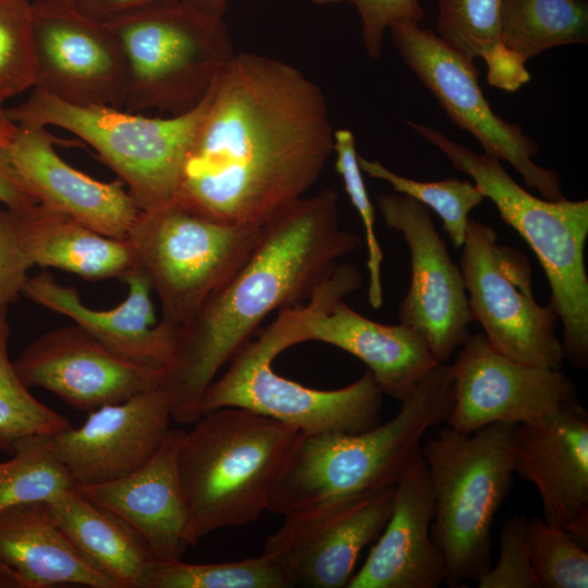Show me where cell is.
<instances>
[{"mask_svg": "<svg viewBox=\"0 0 588 588\" xmlns=\"http://www.w3.org/2000/svg\"><path fill=\"white\" fill-rule=\"evenodd\" d=\"M332 151L320 87L284 61L235 53L207 94L175 201L222 222L264 225L304 197Z\"/></svg>", "mask_w": 588, "mask_h": 588, "instance_id": "1", "label": "cell"}, {"mask_svg": "<svg viewBox=\"0 0 588 588\" xmlns=\"http://www.w3.org/2000/svg\"><path fill=\"white\" fill-rule=\"evenodd\" d=\"M338 200L326 188L265 223L237 270L179 329L160 384L173 421L198 420L205 391L262 320L307 301L340 259L360 247V237L340 226Z\"/></svg>", "mask_w": 588, "mask_h": 588, "instance_id": "2", "label": "cell"}, {"mask_svg": "<svg viewBox=\"0 0 588 588\" xmlns=\"http://www.w3.org/2000/svg\"><path fill=\"white\" fill-rule=\"evenodd\" d=\"M453 401L450 366L439 363L387 422L356 433L301 432L267 511L285 516L332 498L395 486L421 456L427 431L448 421Z\"/></svg>", "mask_w": 588, "mask_h": 588, "instance_id": "3", "label": "cell"}, {"mask_svg": "<svg viewBox=\"0 0 588 588\" xmlns=\"http://www.w3.org/2000/svg\"><path fill=\"white\" fill-rule=\"evenodd\" d=\"M181 431L176 467L189 544L222 528L256 520L301 434L240 407L206 413Z\"/></svg>", "mask_w": 588, "mask_h": 588, "instance_id": "4", "label": "cell"}, {"mask_svg": "<svg viewBox=\"0 0 588 588\" xmlns=\"http://www.w3.org/2000/svg\"><path fill=\"white\" fill-rule=\"evenodd\" d=\"M419 136L440 149L452 166L469 175L537 256L550 286L549 302L563 327L564 358L575 368L588 366V275L585 245L588 200H549L522 187L501 161L455 143L439 131L407 121Z\"/></svg>", "mask_w": 588, "mask_h": 588, "instance_id": "5", "label": "cell"}, {"mask_svg": "<svg viewBox=\"0 0 588 588\" xmlns=\"http://www.w3.org/2000/svg\"><path fill=\"white\" fill-rule=\"evenodd\" d=\"M514 427L494 422L462 433L448 426L421 446L434 502L431 537L450 587L492 566L491 527L515 473Z\"/></svg>", "mask_w": 588, "mask_h": 588, "instance_id": "6", "label": "cell"}, {"mask_svg": "<svg viewBox=\"0 0 588 588\" xmlns=\"http://www.w3.org/2000/svg\"><path fill=\"white\" fill-rule=\"evenodd\" d=\"M126 65L123 109L180 115L195 109L235 56L222 17L181 1L105 22Z\"/></svg>", "mask_w": 588, "mask_h": 588, "instance_id": "7", "label": "cell"}, {"mask_svg": "<svg viewBox=\"0 0 588 588\" xmlns=\"http://www.w3.org/2000/svg\"><path fill=\"white\" fill-rule=\"evenodd\" d=\"M206 105L207 95L186 113L148 118L112 107L70 105L33 88L24 102L4 110L16 125H53L79 137L122 181L138 209L152 210L176 200Z\"/></svg>", "mask_w": 588, "mask_h": 588, "instance_id": "8", "label": "cell"}, {"mask_svg": "<svg viewBox=\"0 0 588 588\" xmlns=\"http://www.w3.org/2000/svg\"><path fill=\"white\" fill-rule=\"evenodd\" d=\"M264 225L232 224L176 201L140 210L127 241L161 304L167 324L188 323L237 270Z\"/></svg>", "mask_w": 588, "mask_h": 588, "instance_id": "9", "label": "cell"}, {"mask_svg": "<svg viewBox=\"0 0 588 588\" xmlns=\"http://www.w3.org/2000/svg\"><path fill=\"white\" fill-rule=\"evenodd\" d=\"M285 346L271 322L210 383L200 401V416L222 407H240L306 434L356 433L380 424L384 394L370 371L340 389L307 388L272 369L273 359L287 350Z\"/></svg>", "mask_w": 588, "mask_h": 588, "instance_id": "10", "label": "cell"}, {"mask_svg": "<svg viewBox=\"0 0 588 588\" xmlns=\"http://www.w3.org/2000/svg\"><path fill=\"white\" fill-rule=\"evenodd\" d=\"M460 269L473 321L493 350L515 362L561 369L558 314L537 303L528 257L499 242L494 229L469 219Z\"/></svg>", "mask_w": 588, "mask_h": 588, "instance_id": "11", "label": "cell"}, {"mask_svg": "<svg viewBox=\"0 0 588 588\" xmlns=\"http://www.w3.org/2000/svg\"><path fill=\"white\" fill-rule=\"evenodd\" d=\"M363 275L352 264H338L305 305L280 310L277 321L290 347L319 341L360 359L387 394L403 401L439 364L414 329L376 322L344 298L359 290Z\"/></svg>", "mask_w": 588, "mask_h": 588, "instance_id": "12", "label": "cell"}, {"mask_svg": "<svg viewBox=\"0 0 588 588\" xmlns=\"http://www.w3.org/2000/svg\"><path fill=\"white\" fill-rule=\"evenodd\" d=\"M403 62L434 96L450 120L467 131L486 155L509 162L528 188L549 200L564 199L559 172L534 161L540 147L520 125L494 113L478 83L474 61L412 20L389 27Z\"/></svg>", "mask_w": 588, "mask_h": 588, "instance_id": "13", "label": "cell"}, {"mask_svg": "<svg viewBox=\"0 0 588 588\" xmlns=\"http://www.w3.org/2000/svg\"><path fill=\"white\" fill-rule=\"evenodd\" d=\"M394 486L332 498L295 511L265 542L292 587L342 588L360 552L376 541L393 505Z\"/></svg>", "mask_w": 588, "mask_h": 588, "instance_id": "14", "label": "cell"}, {"mask_svg": "<svg viewBox=\"0 0 588 588\" xmlns=\"http://www.w3.org/2000/svg\"><path fill=\"white\" fill-rule=\"evenodd\" d=\"M34 88L66 103L123 109L126 65L105 22L77 12L66 0L32 2Z\"/></svg>", "mask_w": 588, "mask_h": 588, "instance_id": "15", "label": "cell"}, {"mask_svg": "<svg viewBox=\"0 0 588 588\" xmlns=\"http://www.w3.org/2000/svg\"><path fill=\"white\" fill-rule=\"evenodd\" d=\"M377 206L385 225L402 234L411 255V282L399 320L418 332L437 362L444 363L470 335L473 319L461 269L426 206L395 192L378 195Z\"/></svg>", "mask_w": 588, "mask_h": 588, "instance_id": "16", "label": "cell"}, {"mask_svg": "<svg viewBox=\"0 0 588 588\" xmlns=\"http://www.w3.org/2000/svg\"><path fill=\"white\" fill-rule=\"evenodd\" d=\"M450 369L454 401L448 426L462 433L494 422H534L577 400L575 383L561 369L507 358L482 333L468 336Z\"/></svg>", "mask_w": 588, "mask_h": 588, "instance_id": "17", "label": "cell"}, {"mask_svg": "<svg viewBox=\"0 0 588 588\" xmlns=\"http://www.w3.org/2000/svg\"><path fill=\"white\" fill-rule=\"evenodd\" d=\"M13 366L27 388L45 389L87 414L159 388L163 376L117 354L76 323L42 333Z\"/></svg>", "mask_w": 588, "mask_h": 588, "instance_id": "18", "label": "cell"}, {"mask_svg": "<svg viewBox=\"0 0 588 588\" xmlns=\"http://www.w3.org/2000/svg\"><path fill=\"white\" fill-rule=\"evenodd\" d=\"M87 415L79 427L51 436L73 487L105 483L135 471L162 446L173 421L160 387Z\"/></svg>", "mask_w": 588, "mask_h": 588, "instance_id": "19", "label": "cell"}, {"mask_svg": "<svg viewBox=\"0 0 588 588\" xmlns=\"http://www.w3.org/2000/svg\"><path fill=\"white\" fill-rule=\"evenodd\" d=\"M515 473L541 499L543 520L588 544V413L577 400L513 432Z\"/></svg>", "mask_w": 588, "mask_h": 588, "instance_id": "20", "label": "cell"}, {"mask_svg": "<svg viewBox=\"0 0 588 588\" xmlns=\"http://www.w3.org/2000/svg\"><path fill=\"white\" fill-rule=\"evenodd\" d=\"M46 126L17 125L5 146L38 203L109 237L127 240L139 209L121 180L103 182L73 168Z\"/></svg>", "mask_w": 588, "mask_h": 588, "instance_id": "21", "label": "cell"}, {"mask_svg": "<svg viewBox=\"0 0 588 588\" xmlns=\"http://www.w3.org/2000/svg\"><path fill=\"white\" fill-rule=\"evenodd\" d=\"M123 280L127 296L105 310L88 307L75 287L59 283L46 271L28 277L22 295L70 318L117 354L164 371L173 357L179 330L157 321L150 297L152 287L139 266Z\"/></svg>", "mask_w": 588, "mask_h": 588, "instance_id": "22", "label": "cell"}, {"mask_svg": "<svg viewBox=\"0 0 588 588\" xmlns=\"http://www.w3.org/2000/svg\"><path fill=\"white\" fill-rule=\"evenodd\" d=\"M433 494L420 456L394 486L389 520L346 588H437L444 583L442 554L431 537Z\"/></svg>", "mask_w": 588, "mask_h": 588, "instance_id": "23", "label": "cell"}, {"mask_svg": "<svg viewBox=\"0 0 588 588\" xmlns=\"http://www.w3.org/2000/svg\"><path fill=\"white\" fill-rule=\"evenodd\" d=\"M182 429H171L158 452L135 471L113 481L75 486L91 502L128 525L156 560H182L189 548L187 514L176 467Z\"/></svg>", "mask_w": 588, "mask_h": 588, "instance_id": "24", "label": "cell"}, {"mask_svg": "<svg viewBox=\"0 0 588 588\" xmlns=\"http://www.w3.org/2000/svg\"><path fill=\"white\" fill-rule=\"evenodd\" d=\"M0 561L14 569L28 588H113L73 547L45 502L0 511Z\"/></svg>", "mask_w": 588, "mask_h": 588, "instance_id": "25", "label": "cell"}, {"mask_svg": "<svg viewBox=\"0 0 588 588\" xmlns=\"http://www.w3.org/2000/svg\"><path fill=\"white\" fill-rule=\"evenodd\" d=\"M17 213L22 243L34 266L89 281L124 279L138 266L127 240L100 234L40 204Z\"/></svg>", "mask_w": 588, "mask_h": 588, "instance_id": "26", "label": "cell"}, {"mask_svg": "<svg viewBox=\"0 0 588 588\" xmlns=\"http://www.w3.org/2000/svg\"><path fill=\"white\" fill-rule=\"evenodd\" d=\"M45 503L54 523L82 558L113 588H138L145 569L155 558L128 525L74 487Z\"/></svg>", "mask_w": 588, "mask_h": 588, "instance_id": "27", "label": "cell"}, {"mask_svg": "<svg viewBox=\"0 0 588 588\" xmlns=\"http://www.w3.org/2000/svg\"><path fill=\"white\" fill-rule=\"evenodd\" d=\"M505 0H439L437 28L449 46L467 59L481 58L487 81L505 91H515L530 75L501 38Z\"/></svg>", "mask_w": 588, "mask_h": 588, "instance_id": "28", "label": "cell"}, {"mask_svg": "<svg viewBox=\"0 0 588 588\" xmlns=\"http://www.w3.org/2000/svg\"><path fill=\"white\" fill-rule=\"evenodd\" d=\"M502 44L522 63L553 47L588 41L583 0H505Z\"/></svg>", "mask_w": 588, "mask_h": 588, "instance_id": "29", "label": "cell"}, {"mask_svg": "<svg viewBox=\"0 0 588 588\" xmlns=\"http://www.w3.org/2000/svg\"><path fill=\"white\" fill-rule=\"evenodd\" d=\"M281 566L265 553L246 560L192 564L154 560L138 588H290Z\"/></svg>", "mask_w": 588, "mask_h": 588, "instance_id": "30", "label": "cell"}, {"mask_svg": "<svg viewBox=\"0 0 588 588\" xmlns=\"http://www.w3.org/2000/svg\"><path fill=\"white\" fill-rule=\"evenodd\" d=\"M11 453V460L0 461V511L22 503L49 502L73 487L53 451L51 436L20 439Z\"/></svg>", "mask_w": 588, "mask_h": 588, "instance_id": "31", "label": "cell"}, {"mask_svg": "<svg viewBox=\"0 0 588 588\" xmlns=\"http://www.w3.org/2000/svg\"><path fill=\"white\" fill-rule=\"evenodd\" d=\"M8 308L0 310V448L12 451L15 441L29 436H53L70 421L29 392L8 353L11 327Z\"/></svg>", "mask_w": 588, "mask_h": 588, "instance_id": "32", "label": "cell"}, {"mask_svg": "<svg viewBox=\"0 0 588 588\" xmlns=\"http://www.w3.org/2000/svg\"><path fill=\"white\" fill-rule=\"evenodd\" d=\"M363 172L391 185L395 193L409 196L432 209L442 220L443 230L456 248L464 244L470 211L485 196L474 182L449 177L424 182L400 175L377 160L358 155Z\"/></svg>", "mask_w": 588, "mask_h": 588, "instance_id": "33", "label": "cell"}, {"mask_svg": "<svg viewBox=\"0 0 588 588\" xmlns=\"http://www.w3.org/2000/svg\"><path fill=\"white\" fill-rule=\"evenodd\" d=\"M537 588H587L588 553L571 534L534 517L528 523Z\"/></svg>", "mask_w": 588, "mask_h": 588, "instance_id": "34", "label": "cell"}, {"mask_svg": "<svg viewBox=\"0 0 588 588\" xmlns=\"http://www.w3.org/2000/svg\"><path fill=\"white\" fill-rule=\"evenodd\" d=\"M32 2L0 0V108L34 86Z\"/></svg>", "mask_w": 588, "mask_h": 588, "instance_id": "35", "label": "cell"}, {"mask_svg": "<svg viewBox=\"0 0 588 588\" xmlns=\"http://www.w3.org/2000/svg\"><path fill=\"white\" fill-rule=\"evenodd\" d=\"M333 150L336 154L335 169L341 175L345 192L364 225L367 246L368 301L372 308L383 304L381 265L383 253L375 229V210L358 163L354 134L346 128L333 132Z\"/></svg>", "mask_w": 588, "mask_h": 588, "instance_id": "36", "label": "cell"}, {"mask_svg": "<svg viewBox=\"0 0 588 588\" xmlns=\"http://www.w3.org/2000/svg\"><path fill=\"white\" fill-rule=\"evenodd\" d=\"M528 523L523 514H514L504 522L499 536V560L476 579L479 588H537L531 568Z\"/></svg>", "mask_w": 588, "mask_h": 588, "instance_id": "37", "label": "cell"}, {"mask_svg": "<svg viewBox=\"0 0 588 588\" xmlns=\"http://www.w3.org/2000/svg\"><path fill=\"white\" fill-rule=\"evenodd\" d=\"M33 267L22 243L19 213L0 204V310L22 295Z\"/></svg>", "mask_w": 588, "mask_h": 588, "instance_id": "38", "label": "cell"}, {"mask_svg": "<svg viewBox=\"0 0 588 588\" xmlns=\"http://www.w3.org/2000/svg\"><path fill=\"white\" fill-rule=\"evenodd\" d=\"M362 20V36L366 53L378 59L382 53L385 30L397 21L420 23L425 11L419 0H350Z\"/></svg>", "mask_w": 588, "mask_h": 588, "instance_id": "39", "label": "cell"}, {"mask_svg": "<svg viewBox=\"0 0 588 588\" xmlns=\"http://www.w3.org/2000/svg\"><path fill=\"white\" fill-rule=\"evenodd\" d=\"M0 204L15 212L25 211L39 204L3 146H0Z\"/></svg>", "mask_w": 588, "mask_h": 588, "instance_id": "40", "label": "cell"}, {"mask_svg": "<svg viewBox=\"0 0 588 588\" xmlns=\"http://www.w3.org/2000/svg\"><path fill=\"white\" fill-rule=\"evenodd\" d=\"M77 12L106 22L180 0H66Z\"/></svg>", "mask_w": 588, "mask_h": 588, "instance_id": "41", "label": "cell"}, {"mask_svg": "<svg viewBox=\"0 0 588 588\" xmlns=\"http://www.w3.org/2000/svg\"><path fill=\"white\" fill-rule=\"evenodd\" d=\"M189 8L207 15L222 17L228 0H180Z\"/></svg>", "mask_w": 588, "mask_h": 588, "instance_id": "42", "label": "cell"}, {"mask_svg": "<svg viewBox=\"0 0 588 588\" xmlns=\"http://www.w3.org/2000/svg\"><path fill=\"white\" fill-rule=\"evenodd\" d=\"M0 588H28L27 583L11 567L0 568Z\"/></svg>", "mask_w": 588, "mask_h": 588, "instance_id": "43", "label": "cell"}, {"mask_svg": "<svg viewBox=\"0 0 588 588\" xmlns=\"http://www.w3.org/2000/svg\"><path fill=\"white\" fill-rule=\"evenodd\" d=\"M17 125L12 122L3 108H0V146L5 147L13 138Z\"/></svg>", "mask_w": 588, "mask_h": 588, "instance_id": "44", "label": "cell"}, {"mask_svg": "<svg viewBox=\"0 0 588 588\" xmlns=\"http://www.w3.org/2000/svg\"><path fill=\"white\" fill-rule=\"evenodd\" d=\"M311 1L317 3V4H328V3H336V2H340L342 0H311Z\"/></svg>", "mask_w": 588, "mask_h": 588, "instance_id": "45", "label": "cell"}, {"mask_svg": "<svg viewBox=\"0 0 588 588\" xmlns=\"http://www.w3.org/2000/svg\"><path fill=\"white\" fill-rule=\"evenodd\" d=\"M2 567H9V566H7L5 564H3V563L0 561V568H2Z\"/></svg>", "mask_w": 588, "mask_h": 588, "instance_id": "46", "label": "cell"}]
</instances>
